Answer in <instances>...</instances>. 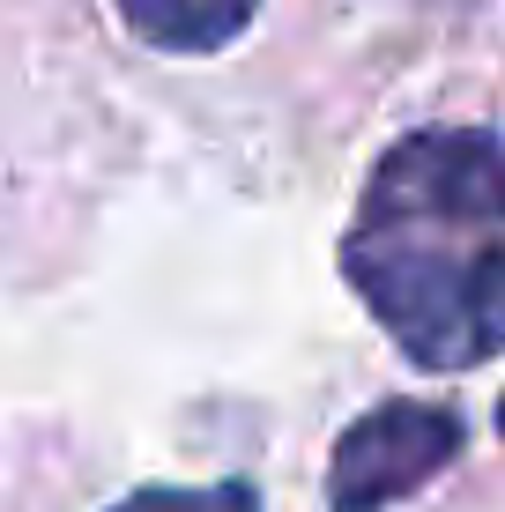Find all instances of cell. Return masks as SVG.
I'll return each mask as SVG.
<instances>
[{
	"label": "cell",
	"mask_w": 505,
	"mask_h": 512,
	"mask_svg": "<svg viewBox=\"0 0 505 512\" xmlns=\"http://www.w3.org/2000/svg\"><path fill=\"white\" fill-rule=\"evenodd\" d=\"M342 268L372 320L424 372L505 349V141L468 127L409 134L379 156Z\"/></svg>",
	"instance_id": "6da1fadb"
},
{
	"label": "cell",
	"mask_w": 505,
	"mask_h": 512,
	"mask_svg": "<svg viewBox=\"0 0 505 512\" xmlns=\"http://www.w3.org/2000/svg\"><path fill=\"white\" fill-rule=\"evenodd\" d=\"M461 453V416L431 409V401H387V409L357 416L335 438L327 461V505L335 512H379L409 490H424L431 475Z\"/></svg>",
	"instance_id": "7a4b0ae2"
},
{
	"label": "cell",
	"mask_w": 505,
	"mask_h": 512,
	"mask_svg": "<svg viewBox=\"0 0 505 512\" xmlns=\"http://www.w3.org/2000/svg\"><path fill=\"white\" fill-rule=\"evenodd\" d=\"M260 0H119L127 30L164 52H216L253 23Z\"/></svg>",
	"instance_id": "3957f363"
},
{
	"label": "cell",
	"mask_w": 505,
	"mask_h": 512,
	"mask_svg": "<svg viewBox=\"0 0 505 512\" xmlns=\"http://www.w3.org/2000/svg\"><path fill=\"white\" fill-rule=\"evenodd\" d=\"M119 512H260L246 483H216V490H134Z\"/></svg>",
	"instance_id": "277c9868"
},
{
	"label": "cell",
	"mask_w": 505,
	"mask_h": 512,
	"mask_svg": "<svg viewBox=\"0 0 505 512\" xmlns=\"http://www.w3.org/2000/svg\"><path fill=\"white\" fill-rule=\"evenodd\" d=\"M498 423H505V409H498Z\"/></svg>",
	"instance_id": "5b68a950"
}]
</instances>
